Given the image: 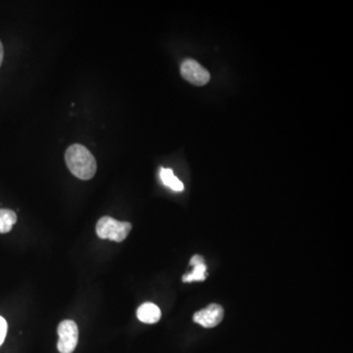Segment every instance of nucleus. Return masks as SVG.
Masks as SVG:
<instances>
[{"label":"nucleus","instance_id":"nucleus-7","mask_svg":"<svg viewBox=\"0 0 353 353\" xmlns=\"http://www.w3.org/2000/svg\"><path fill=\"white\" fill-rule=\"evenodd\" d=\"M137 316L139 321L146 324H154L161 318V310L154 303H146L139 306L137 311Z\"/></svg>","mask_w":353,"mask_h":353},{"label":"nucleus","instance_id":"nucleus-9","mask_svg":"<svg viewBox=\"0 0 353 353\" xmlns=\"http://www.w3.org/2000/svg\"><path fill=\"white\" fill-rule=\"evenodd\" d=\"M17 222V215L10 209H0V234H6L12 230Z\"/></svg>","mask_w":353,"mask_h":353},{"label":"nucleus","instance_id":"nucleus-5","mask_svg":"<svg viewBox=\"0 0 353 353\" xmlns=\"http://www.w3.org/2000/svg\"><path fill=\"white\" fill-rule=\"evenodd\" d=\"M224 317V309L219 304H210L208 307L197 311L194 321L204 328H214Z\"/></svg>","mask_w":353,"mask_h":353},{"label":"nucleus","instance_id":"nucleus-3","mask_svg":"<svg viewBox=\"0 0 353 353\" xmlns=\"http://www.w3.org/2000/svg\"><path fill=\"white\" fill-rule=\"evenodd\" d=\"M57 347L60 353H73L78 345L79 330L75 322L65 320L58 326Z\"/></svg>","mask_w":353,"mask_h":353},{"label":"nucleus","instance_id":"nucleus-4","mask_svg":"<svg viewBox=\"0 0 353 353\" xmlns=\"http://www.w3.org/2000/svg\"><path fill=\"white\" fill-rule=\"evenodd\" d=\"M181 75L192 85L201 87L210 81V73L194 59H187L181 65Z\"/></svg>","mask_w":353,"mask_h":353},{"label":"nucleus","instance_id":"nucleus-10","mask_svg":"<svg viewBox=\"0 0 353 353\" xmlns=\"http://www.w3.org/2000/svg\"><path fill=\"white\" fill-rule=\"evenodd\" d=\"M7 328H8V327H7L6 319L0 316V347H1L4 340H6Z\"/></svg>","mask_w":353,"mask_h":353},{"label":"nucleus","instance_id":"nucleus-1","mask_svg":"<svg viewBox=\"0 0 353 353\" xmlns=\"http://www.w3.org/2000/svg\"><path fill=\"white\" fill-rule=\"evenodd\" d=\"M65 161L71 173L81 180H90L97 173V160L82 145H70L65 152Z\"/></svg>","mask_w":353,"mask_h":353},{"label":"nucleus","instance_id":"nucleus-11","mask_svg":"<svg viewBox=\"0 0 353 353\" xmlns=\"http://www.w3.org/2000/svg\"><path fill=\"white\" fill-rule=\"evenodd\" d=\"M4 57V48L2 46L1 41H0V66H1L2 62H3Z\"/></svg>","mask_w":353,"mask_h":353},{"label":"nucleus","instance_id":"nucleus-2","mask_svg":"<svg viewBox=\"0 0 353 353\" xmlns=\"http://www.w3.org/2000/svg\"><path fill=\"white\" fill-rule=\"evenodd\" d=\"M132 230L131 223L120 222L109 216L101 218L97 224V234L102 240L121 243L129 236Z\"/></svg>","mask_w":353,"mask_h":353},{"label":"nucleus","instance_id":"nucleus-8","mask_svg":"<svg viewBox=\"0 0 353 353\" xmlns=\"http://www.w3.org/2000/svg\"><path fill=\"white\" fill-rule=\"evenodd\" d=\"M160 179L166 187L170 188L171 190H175V192H183L185 189L183 183L176 178L172 169L161 168Z\"/></svg>","mask_w":353,"mask_h":353},{"label":"nucleus","instance_id":"nucleus-6","mask_svg":"<svg viewBox=\"0 0 353 353\" xmlns=\"http://www.w3.org/2000/svg\"><path fill=\"white\" fill-rule=\"evenodd\" d=\"M190 264L194 266L192 273L183 276V282H202L208 277V267L204 263V259L201 255H194L190 259Z\"/></svg>","mask_w":353,"mask_h":353}]
</instances>
